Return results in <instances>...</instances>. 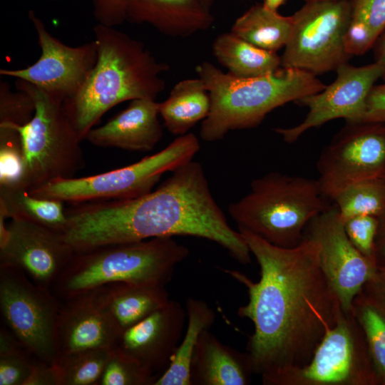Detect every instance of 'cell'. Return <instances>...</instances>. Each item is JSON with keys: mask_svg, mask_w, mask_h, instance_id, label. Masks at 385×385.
<instances>
[{"mask_svg": "<svg viewBox=\"0 0 385 385\" xmlns=\"http://www.w3.org/2000/svg\"><path fill=\"white\" fill-rule=\"evenodd\" d=\"M318 180L270 172L253 180L250 192L228 213L244 229L280 247L298 245L308 223L329 208Z\"/></svg>", "mask_w": 385, "mask_h": 385, "instance_id": "cell-6", "label": "cell"}, {"mask_svg": "<svg viewBox=\"0 0 385 385\" xmlns=\"http://www.w3.org/2000/svg\"><path fill=\"white\" fill-rule=\"evenodd\" d=\"M98 385H154L157 378L135 361L112 349Z\"/></svg>", "mask_w": 385, "mask_h": 385, "instance_id": "cell-35", "label": "cell"}, {"mask_svg": "<svg viewBox=\"0 0 385 385\" xmlns=\"http://www.w3.org/2000/svg\"><path fill=\"white\" fill-rule=\"evenodd\" d=\"M260 266L256 282L224 270L247 289L248 300L237 315L250 319L254 332L246 351L253 372L267 385L277 375L306 365L342 307L319 262V247L303 237L290 248L275 246L238 229Z\"/></svg>", "mask_w": 385, "mask_h": 385, "instance_id": "cell-1", "label": "cell"}, {"mask_svg": "<svg viewBox=\"0 0 385 385\" xmlns=\"http://www.w3.org/2000/svg\"><path fill=\"white\" fill-rule=\"evenodd\" d=\"M351 310L365 335L380 384L385 385V299L364 287Z\"/></svg>", "mask_w": 385, "mask_h": 385, "instance_id": "cell-27", "label": "cell"}, {"mask_svg": "<svg viewBox=\"0 0 385 385\" xmlns=\"http://www.w3.org/2000/svg\"><path fill=\"white\" fill-rule=\"evenodd\" d=\"M318 182L324 197L332 201L348 185L385 177V123L347 125L321 152Z\"/></svg>", "mask_w": 385, "mask_h": 385, "instance_id": "cell-12", "label": "cell"}, {"mask_svg": "<svg viewBox=\"0 0 385 385\" xmlns=\"http://www.w3.org/2000/svg\"><path fill=\"white\" fill-rule=\"evenodd\" d=\"M291 16L292 31L281 57L282 68L317 76L336 71L347 62L344 36L351 17V3L309 0Z\"/></svg>", "mask_w": 385, "mask_h": 385, "instance_id": "cell-11", "label": "cell"}, {"mask_svg": "<svg viewBox=\"0 0 385 385\" xmlns=\"http://www.w3.org/2000/svg\"><path fill=\"white\" fill-rule=\"evenodd\" d=\"M185 331L168 369L154 385H191L190 379L192 356L201 334L215 321V311L205 301L188 297L185 302Z\"/></svg>", "mask_w": 385, "mask_h": 385, "instance_id": "cell-24", "label": "cell"}, {"mask_svg": "<svg viewBox=\"0 0 385 385\" xmlns=\"http://www.w3.org/2000/svg\"><path fill=\"white\" fill-rule=\"evenodd\" d=\"M376 63L380 65L383 70L382 78L385 80V34L380 39L376 52Z\"/></svg>", "mask_w": 385, "mask_h": 385, "instance_id": "cell-42", "label": "cell"}, {"mask_svg": "<svg viewBox=\"0 0 385 385\" xmlns=\"http://www.w3.org/2000/svg\"><path fill=\"white\" fill-rule=\"evenodd\" d=\"M49 1H58V0H49Z\"/></svg>", "mask_w": 385, "mask_h": 385, "instance_id": "cell-45", "label": "cell"}, {"mask_svg": "<svg viewBox=\"0 0 385 385\" xmlns=\"http://www.w3.org/2000/svg\"><path fill=\"white\" fill-rule=\"evenodd\" d=\"M35 111L29 93L21 88L13 91L9 82L0 81V125L24 126L31 120Z\"/></svg>", "mask_w": 385, "mask_h": 385, "instance_id": "cell-34", "label": "cell"}, {"mask_svg": "<svg viewBox=\"0 0 385 385\" xmlns=\"http://www.w3.org/2000/svg\"><path fill=\"white\" fill-rule=\"evenodd\" d=\"M285 0H265L264 6L267 9L277 11V9L284 2Z\"/></svg>", "mask_w": 385, "mask_h": 385, "instance_id": "cell-43", "label": "cell"}, {"mask_svg": "<svg viewBox=\"0 0 385 385\" xmlns=\"http://www.w3.org/2000/svg\"><path fill=\"white\" fill-rule=\"evenodd\" d=\"M187 322L185 308L169 299L153 313L123 331L112 348L158 378L169 366Z\"/></svg>", "mask_w": 385, "mask_h": 385, "instance_id": "cell-17", "label": "cell"}, {"mask_svg": "<svg viewBox=\"0 0 385 385\" xmlns=\"http://www.w3.org/2000/svg\"><path fill=\"white\" fill-rule=\"evenodd\" d=\"M63 202L33 196L26 189L0 195V212L6 218L21 217L62 232L67 224Z\"/></svg>", "mask_w": 385, "mask_h": 385, "instance_id": "cell-28", "label": "cell"}, {"mask_svg": "<svg viewBox=\"0 0 385 385\" xmlns=\"http://www.w3.org/2000/svg\"><path fill=\"white\" fill-rule=\"evenodd\" d=\"M332 202L343 222L359 215L379 217L385 212V178L355 182L341 190Z\"/></svg>", "mask_w": 385, "mask_h": 385, "instance_id": "cell-30", "label": "cell"}, {"mask_svg": "<svg viewBox=\"0 0 385 385\" xmlns=\"http://www.w3.org/2000/svg\"><path fill=\"white\" fill-rule=\"evenodd\" d=\"M25 385H61L59 371L54 364L36 360Z\"/></svg>", "mask_w": 385, "mask_h": 385, "instance_id": "cell-39", "label": "cell"}, {"mask_svg": "<svg viewBox=\"0 0 385 385\" xmlns=\"http://www.w3.org/2000/svg\"><path fill=\"white\" fill-rule=\"evenodd\" d=\"M28 17L41 48L39 58L20 69L1 68L0 75L26 81L63 103L81 89L98 58L93 41L71 46L53 36L40 17L29 10Z\"/></svg>", "mask_w": 385, "mask_h": 385, "instance_id": "cell-13", "label": "cell"}, {"mask_svg": "<svg viewBox=\"0 0 385 385\" xmlns=\"http://www.w3.org/2000/svg\"><path fill=\"white\" fill-rule=\"evenodd\" d=\"M267 385H381L364 332L351 310L335 324L304 366L281 373Z\"/></svg>", "mask_w": 385, "mask_h": 385, "instance_id": "cell-9", "label": "cell"}, {"mask_svg": "<svg viewBox=\"0 0 385 385\" xmlns=\"http://www.w3.org/2000/svg\"><path fill=\"white\" fill-rule=\"evenodd\" d=\"M384 178H385V177H384Z\"/></svg>", "mask_w": 385, "mask_h": 385, "instance_id": "cell-47", "label": "cell"}, {"mask_svg": "<svg viewBox=\"0 0 385 385\" xmlns=\"http://www.w3.org/2000/svg\"><path fill=\"white\" fill-rule=\"evenodd\" d=\"M305 1H309V0H305Z\"/></svg>", "mask_w": 385, "mask_h": 385, "instance_id": "cell-46", "label": "cell"}, {"mask_svg": "<svg viewBox=\"0 0 385 385\" xmlns=\"http://www.w3.org/2000/svg\"><path fill=\"white\" fill-rule=\"evenodd\" d=\"M304 236L317 242L320 267L342 309L350 311L354 297L373 277L376 262L362 255L354 246L334 205L308 223Z\"/></svg>", "mask_w": 385, "mask_h": 385, "instance_id": "cell-14", "label": "cell"}, {"mask_svg": "<svg viewBox=\"0 0 385 385\" xmlns=\"http://www.w3.org/2000/svg\"><path fill=\"white\" fill-rule=\"evenodd\" d=\"M101 287L108 309L122 332L170 299L165 286L161 284L113 282Z\"/></svg>", "mask_w": 385, "mask_h": 385, "instance_id": "cell-22", "label": "cell"}, {"mask_svg": "<svg viewBox=\"0 0 385 385\" xmlns=\"http://www.w3.org/2000/svg\"><path fill=\"white\" fill-rule=\"evenodd\" d=\"M385 29V0H354L344 36L348 55H361L375 43Z\"/></svg>", "mask_w": 385, "mask_h": 385, "instance_id": "cell-29", "label": "cell"}, {"mask_svg": "<svg viewBox=\"0 0 385 385\" xmlns=\"http://www.w3.org/2000/svg\"><path fill=\"white\" fill-rule=\"evenodd\" d=\"M344 225L354 246L362 255L376 261L375 240L379 227L378 217L371 215L356 216L344 222Z\"/></svg>", "mask_w": 385, "mask_h": 385, "instance_id": "cell-36", "label": "cell"}, {"mask_svg": "<svg viewBox=\"0 0 385 385\" xmlns=\"http://www.w3.org/2000/svg\"><path fill=\"white\" fill-rule=\"evenodd\" d=\"M126 21L148 24L170 37L187 38L214 21L202 0H127Z\"/></svg>", "mask_w": 385, "mask_h": 385, "instance_id": "cell-20", "label": "cell"}, {"mask_svg": "<svg viewBox=\"0 0 385 385\" xmlns=\"http://www.w3.org/2000/svg\"><path fill=\"white\" fill-rule=\"evenodd\" d=\"M200 144L192 133L128 166L82 178H59L29 190L31 195L63 202L127 200L145 195L162 175L192 160Z\"/></svg>", "mask_w": 385, "mask_h": 385, "instance_id": "cell-8", "label": "cell"}, {"mask_svg": "<svg viewBox=\"0 0 385 385\" xmlns=\"http://www.w3.org/2000/svg\"><path fill=\"white\" fill-rule=\"evenodd\" d=\"M364 287L385 299V264L377 265L373 277Z\"/></svg>", "mask_w": 385, "mask_h": 385, "instance_id": "cell-41", "label": "cell"}, {"mask_svg": "<svg viewBox=\"0 0 385 385\" xmlns=\"http://www.w3.org/2000/svg\"><path fill=\"white\" fill-rule=\"evenodd\" d=\"M364 123H385V83L374 86L366 103Z\"/></svg>", "mask_w": 385, "mask_h": 385, "instance_id": "cell-38", "label": "cell"}, {"mask_svg": "<svg viewBox=\"0 0 385 385\" xmlns=\"http://www.w3.org/2000/svg\"><path fill=\"white\" fill-rule=\"evenodd\" d=\"M61 233L75 252L155 237L192 236L226 250L238 262L252 253L215 200L202 165L190 160L155 190L127 199L73 203Z\"/></svg>", "mask_w": 385, "mask_h": 385, "instance_id": "cell-2", "label": "cell"}, {"mask_svg": "<svg viewBox=\"0 0 385 385\" xmlns=\"http://www.w3.org/2000/svg\"><path fill=\"white\" fill-rule=\"evenodd\" d=\"M98 24L115 27L125 21L127 0H89Z\"/></svg>", "mask_w": 385, "mask_h": 385, "instance_id": "cell-37", "label": "cell"}, {"mask_svg": "<svg viewBox=\"0 0 385 385\" xmlns=\"http://www.w3.org/2000/svg\"><path fill=\"white\" fill-rule=\"evenodd\" d=\"M212 52L230 73L241 78L265 76L278 71L281 66L277 52L257 47L231 31L215 39Z\"/></svg>", "mask_w": 385, "mask_h": 385, "instance_id": "cell-25", "label": "cell"}, {"mask_svg": "<svg viewBox=\"0 0 385 385\" xmlns=\"http://www.w3.org/2000/svg\"><path fill=\"white\" fill-rule=\"evenodd\" d=\"M336 71L332 83L297 101L308 108L301 123L274 129L284 142L293 143L308 130L334 119L344 118L347 123H363L366 99L375 82L383 76L381 67L376 62L362 66L346 63Z\"/></svg>", "mask_w": 385, "mask_h": 385, "instance_id": "cell-16", "label": "cell"}, {"mask_svg": "<svg viewBox=\"0 0 385 385\" xmlns=\"http://www.w3.org/2000/svg\"><path fill=\"white\" fill-rule=\"evenodd\" d=\"M211 108L209 92L200 78L185 79L177 83L163 102L158 103L159 115L167 130L183 135L208 115Z\"/></svg>", "mask_w": 385, "mask_h": 385, "instance_id": "cell-23", "label": "cell"}, {"mask_svg": "<svg viewBox=\"0 0 385 385\" xmlns=\"http://www.w3.org/2000/svg\"><path fill=\"white\" fill-rule=\"evenodd\" d=\"M122 330L105 302L102 287L61 301L57 327L58 354L113 348Z\"/></svg>", "mask_w": 385, "mask_h": 385, "instance_id": "cell-18", "label": "cell"}, {"mask_svg": "<svg viewBox=\"0 0 385 385\" xmlns=\"http://www.w3.org/2000/svg\"><path fill=\"white\" fill-rule=\"evenodd\" d=\"M112 348H98L58 355L54 364L61 385H98Z\"/></svg>", "mask_w": 385, "mask_h": 385, "instance_id": "cell-31", "label": "cell"}, {"mask_svg": "<svg viewBox=\"0 0 385 385\" xmlns=\"http://www.w3.org/2000/svg\"><path fill=\"white\" fill-rule=\"evenodd\" d=\"M61 301L14 266L0 265V312L4 325L32 356L52 364L58 354Z\"/></svg>", "mask_w": 385, "mask_h": 385, "instance_id": "cell-10", "label": "cell"}, {"mask_svg": "<svg viewBox=\"0 0 385 385\" xmlns=\"http://www.w3.org/2000/svg\"><path fill=\"white\" fill-rule=\"evenodd\" d=\"M379 219L378 232L375 240V260L377 265L385 264V212Z\"/></svg>", "mask_w": 385, "mask_h": 385, "instance_id": "cell-40", "label": "cell"}, {"mask_svg": "<svg viewBox=\"0 0 385 385\" xmlns=\"http://www.w3.org/2000/svg\"><path fill=\"white\" fill-rule=\"evenodd\" d=\"M158 115V103L155 100L135 99L106 123L92 128L86 140L102 148L150 151L163 136Z\"/></svg>", "mask_w": 385, "mask_h": 385, "instance_id": "cell-19", "label": "cell"}, {"mask_svg": "<svg viewBox=\"0 0 385 385\" xmlns=\"http://www.w3.org/2000/svg\"><path fill=\"white\" fill-rule=\"evenodd\" d=\"M15 85L29 93L36 104L31 120L13 127L19 130L23 147V188L29 190L53 180L73 178L86 161L81 140L63 103L26 81L17 79Z\"/></svg>", "mask_w": 385, "mask_h": 385, "instance_id": "cell-7", "label": "cell"}, {"mask_svg": "<svg viewBox=\"0 0 385 385\" xmlns=\"http://www.w3.org/2000/svg\"><path fill=\"white\" fill-rule=\"evenodd\" d=\"M36 361L2 325L0 329V385H25Z\"/></svg>", "mask_w": 385, "mask_h": 385, "instance_id": "cell-33", "label": "cell"}, {"mask_svg": "<svg viewBox=\"0 0 385 385\" xmlns=\"http://www.w3.org/2000/svg\"><path fill=\"white\" fill-rule=\"evenodd\" d=\"M211 101L200 135L206 142L222 140L230 131L257 126L272 111L298 101L327 86L315 75L284 68L258 77L241 78L224 73L208 61L195 67Z\"/></svg>", "mask_w": 385, "mask_h": 385, "instance_id": "cell-4", "label": "cell"}, {"mask_svg": "<svg viewBox=\"0 0 385 385\" xmlns=\"http://www.w3.org/2000/svg\"><path fill=\"white\" fill-rule=\"evenodd\" d=\"M292 27V16H282L262 4L237 19L230 31L257 47L277 52L287 44Z\"/></svg>", "mask_w": 385, "mask_h": 385, "instance_id": "cell-26", "label": "cell"}, {"mask_svg": "<svg viewBox=\"0 0 385 385\" xmlns=\"http://www.w3.org/2000/svg\"><path fill=\"white\" fill-rule=\"evenodd\" d=\"M93 32L96 63L79 92L63 103L81 141L116 105L138 98L155 100L165 88L161 75L170 68L142 41L115 27L98 23Z\"/></svg>", "mask_w": 385, "mask_h": 385, "instance_id": "cell-3", "label": "cell"}, {"mask_svg": "<svg viewBox=\"0 0 385 385\" xmlns=\"http://www.w3.org/2000/svg\"><path fill=\"white\" fill-rule=\"evenodd\" d=\"M214 0H202L203 4L207 7L208 9H210V6L212 4Z\"/></svg>", "mask_w": 385, "mask_h": 385, "instance_id": "cell-44", "label": "cell"}, {"mask_svg": "<svg viewBox=\"0 0 385 385\" xmlns=\"http://www.w3.org/2000/svg\"><path fill=\"white\" fill-rule=\"evenodd\" d=\"M189 255L173 237L118 243L74 252L51 291L61 301L113 282L166 285Z\"/></svg>", "mask_w": 385, "mask_h": 385, "instance_id": "cell-5", "label": "cell"}, {"mask_svg": "<svg viewBox=\"0 0 385 385\" xmlns=\"http://www.w3.org/2000/svg\"><path fill=\"white\" fill-rule=\"evenodd\" d=\"M252 374L247 351L223 344L210 329L201 334L190 366L191 385H248Z\"/></svg>", "mask_w": 385, "mask_h": 385, "instance_id": "cell-21", "label": "cell"}, {"mask_svg": "<svg viewBox=\"0 0 385 385\" xmlns=\"http://www.w3.org/2000/svg\"><path fill=\"white\" fill-rule=\"evenodd\" d=\"M24 158L19 130L0 125V195L24 188Z\"/></svg>", "mask_w": 385, "mask_h": 385, "instance_id": "cell-32", "label": "cell"}, {"mask_svg": "<svg viewBox=\"0 0 385 385\" xmlns=\"http://www.w3.org/2000/svg\"><path fill=\"white\" fill-rule=\"evenodd\" d=\"M0 213V265L22 270L31 281L51 289L74 254L60 232L21 217Z\"/></svg>", "mask_w": 385, "mask_h": 385, "instance_id": "cell-15", "label": "cell"}]
</instances>
